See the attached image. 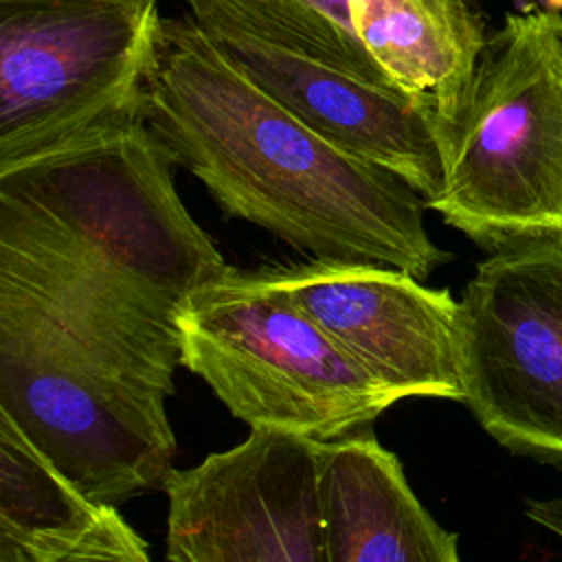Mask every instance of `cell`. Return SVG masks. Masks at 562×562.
Returning a JSON list of instances; mask_svg holds the SVG:
<instances>
[{
	"mask_svg": "<svg viewBox=\"0 0 562 562\" xmlns=\"http://www.w3.org/2000/svg\"><path fill=\"white\" fill-rule=\"evenodd\" d=\"M145 116L0 173V329L77 349L167 395L178 316L228 263L182 204Z\"/></svg>",
	"mask_w": 562,
	"mask_h": 562,
	"instance_id": "obj_1",
	"label": "cell"
},
{
	"mask_svg": "<svg viewBox=\"0 0 562 562\" xmlns=\"http://www.w3.org/2000/svg\"><path fill=\"white\" fill-rule=\"evenodd\" d=\"M143 116L224 215L314 259L384 263L426 279L450 261L424 198L391 171L321 138L189 18H162Z\"/></svg>",
	"mask_w": 562,
	"mask_h": 562,
	"instance_id": "obj_2",
	"label": "cell"
},
{
	"mask_svg": "<svg viewBox=\"0 0 562 562\" xmlns=\"http://www.w3.org/2000/svg\"><path fill=\"white\" fill-rule=\"evenodd\" d=\"M443 187L426 206L485 250L562 235V13H507L439 123Z\"/></svg>",
	"mask_w": 562,
	"mask_h": 562,
	"instance_id": "obj_3",
	"label": "cell"
},
{
	"mask_svg": "<svg viewBox=\"0 0 562 562\" xmlns=\"http://www.w3.org/2000/svg\"><path fill=\"white\" fill-rule=\"evenodd\" d=\"M178 325L182 364L250 430L334 441L400 400L296 303L277 266H228L189 296Z\"/></svg>",
	"mask_w": 562,
	"mask_h": 562,
	"instance_id": "obj_4",
	"label": "cell"
},
{
	"mask_svg": "<svg viewBox=\"0 0 562 562\" xmlns=\"http://www.w3.org/2000/svg\"><path fill=\"white\" fill-rule=\"evenodd\" d=\"M158 2L0 0V173L143 114Z\"/></svg>",
	"mask_w": 562,
	"mask_h": 562,
	"instance_id": "obj_5",
	"label": "cell"
},
{
	"mask_svg": "<svg viewBox=\"0 0 562 562\" xmlns=\"http://www.w3.org/2000/svg\"><path fill=\"white\" fill-rule=\"evenodd\" d=\"M167 393L53 340L0 329V413L90 503L165 485Z\"/></svg>",
	"mask_w": 562,
	"mask_h": 562,
	"instance_id": "obj_6",
	"label": "cell"
},
{
	"mask_svg": "<svg viewBox=\"0 0 562 562\" xmlns=\"http://www.w3.org/2000/svg\"><path fill=\"white\" fill-rule=\"evenodd\" d=\"M463 404L514 454L562 468V235L490 252L459 301Z\"/></svg>",
	"mask_w": 562,
	"mask_h": 562,
	"instance_id": "obj_7",
	"label": "cell"
},
{
	"mask_svg": "<svg viewBox=\"0 0 562 562\" xmlns=\"http://www.w3.org/2000/svg\"><path fill=\"white\" fill-rule=\"evenodd\" d=\"M162 487L169 562H327L318 441L250 430Z\"/></svg>",
	"mask_w": 562,
	"mask_h": 562,
	"instance_id": "obj_8",
	"label": "cell"
},
{
	"mask_svg": "<svg viewBox=\"0 0 562 562\" xmlns=\"http://www.w3.org/2000/svg\"><path fill=\"white\" fill-rule=\"evenodd\" d=\"M296 303L367 373L404 397L463 402L459 301L406 270L312 259L277 266Z\"/></svg>",
	"mask_w": 562,
	"mask_h": 562,
	"instance_id": "obj_9",
	"label": "cell"
},
{
	"mask_svg": "<svg viewBox=\"0 0 562 562\" xmlns=\"http://www.w3.org/2000/svg\"><path fill=\"white\" fill-rule=\"evenodd\" d=\"M209 35L257 86L321 138L391 171L426 204L439 195L443 156L432 105L250 35Z\"/></svg>",
	"mask_w": 562,
	"mask_h": 562,
	"instance_id": "obj_10",
	"label": "cell"
},
{
	"mask_svg": "<svg viewBox=\"0 0 562 562\" xmlns=\"http://www.w3.org/2000/svg\"><path fill=\"white\" fill-rule=\"evenodd\" d=\"M318 476L327 562H461L457 533L422 505L371 428L318 441Z\"/></svg>",
	"mask_w": 562,
	"mask_h": 562,
	"instance_id": "obj_11",
	"label": "cell"
},
{
	"mask_svg": "<svg viewBox=\"0 0 562 562\" xmlns=\"http://www.w3.org/2000/svg\"><path fill=\"white\" fill-rule=\"evenodd\" d=\"M206 33H241L312 57L362 81L395 88L362 48L351 0H184Z\"/></svg>",
	"mask_w": 562,
	"mask_h": 562,
	"instance_id": "obj_12",
	"label": "cell"
},
{
	"mask_svg": "<svg viewBox=\"0 0 562 562\" xmlns=\"http://www.w3.org/2000/svg\"><path fill=\"white\" fill-rule=\"evenodd\" d=\"M0 562H151L145 540L101 505L61 522L0 518Z\"/></svg>",
	"mask_w": 562,
	"mask_h": 562,
	"instance_id": "obj_13",
	"label": "cell"
},
{
	"mask_svg": "<svg viewBox=\"0 0 562 562\" xmlns=\"http://www.w3.org/2000/svg\"><path fill=\"white\" fill-rule=\"evenodd\" d=\"M525 514L533 525L562 540V496L529 501L525 505Z\"/></svg>",
	"mask_w": 562,
	"mask_h": 562,
	"instance_id": "obj_14",
	"label": "cell"
},
{
	"mask_svg": "<svg viewBox=\"0 0 562 562\" xmlns=\"http://www.w3.org/2000/svg\"><path fill=\"white\" fill-rule=\"evenodd\" d=\"M116 2H132V4H154L158 0H116Z\"/></svg>",
	"mask_w": 562,
	"mask_h": 562,
	"instance_id": "obj_15",
	"label": "cell"
}]
</instances>
